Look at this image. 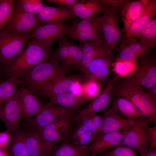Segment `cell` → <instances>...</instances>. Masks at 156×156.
Returning a JSON list of instances; mask_svg holds the SVG:
<instances>
[{
    "mask_svg": "<svg viewBox=\"0 0 156 156\" xmlns=\"http://www.w3.org/2000/svg\"><path fill=\"white\" fill-rule=\"evenodd\" d=\"M82 82L77 83L70 92L76 95L83 96L82 94Z\"/></svg>",
    "mask_w": 156,
    "mask_h": 156,
    "instance_id": "cell-49",
    "label": "cell"
},
{
    "mask_svg": "<svg viewBox=\"0 0 156 156\" xmlns=\"http://www.w3.org/2000/svg\"><path fill=\"white\" fill-rule=\"evenodd\" d=\"M147 89V91H145L156 99V83H154L150 88Z\"/></svg>",
    "mask_w": 156,
    "mask_h": 156,
    "instance_id": "cell-50",
    "label": "cell"
},
{
    "mask_svg": "<svg viewBox=\"0 0 156 156\" xmlns=\"http://www.w3.org/2000/svg\"><path fill=\"white\" fill-rule=\"evenodd\" d=\"M73 116V110L49 102L37 115L27 121L29 127L40 130L49 124Z\"/></svg>",
    "mask_w": 156,
    "mask_h": 156,
    "instance_id": "cell-12",
    "label": "cell"
},
{
    "mask_svg": "<svg viewBox=\"0 0 156 156\" xmlns=\"http://www.w3.org/2000/svg\"><path fill=\"white\" fill-rule=\"evenodd\" d=\"M103 2L115 8L116 11L117 16L121 15V9L122 7L127 1V0H102Z\"/></svg>",
    "mask_w": 156,
    "mask_h": 156,
    "instance_id": "cell-43",
    "label": "cell"
},
{
    "mask_svg": "<svg viewBox=\"0 0 156 156\" xmlns=\"http://www.w3.org/2000/svg\"><path fill=\"white\" fill-rule=\"evenodd\" d=\"M11 138V134L6 131L0 132V149L6 148L8 145Z\"/></svg>",
    "mask_w": 156,
    "mask_h": 156,
    "instance_id": "cell-45",
    "label": "cell"
},
{
    "mask_svg": "<svg viewBox=\"0 0 156 156\" xmlns=\"http://www.w3.org/2000/svg\"><path fill=\"white\" fill-rule=\"evenodd\" d=\"M68 50L72 69H79L81 64L83 52L81 45H78L73 41L68 39Z\"/></svg>",
    "mask_w": 156,
    "mask_h": 156,
    "instance_id": "cell-34",
    "label": "cell"
},
{
    "mask_svg": "<svg viewBox=\"0 0 156 156\" xmlns=\"http://www.w3.org/2000/svg\"><path fill=\"white\" fill-rule=\"evenodd\" d=\"M131 37L144 41L153 48L156 44V19L147 23L138 33Z\"/></svg>",
    "mask_w": 156,
    "mask_h": 156,
    "instance_id": "cell-31",
    "label": "cell"
},
{
    "mask_svg": "<svg viewBox=\"0 0 156 156\" xmlns=\"http://www.w3.org/2000/svg\"><path fill=\"white\" fill-rule=\"evenodd\" d=\"M109 18L113 41L116 47L121 40L125 32L123 29H120L119 27L116 11L113 7L112 8L110 11Z\"/></svg>",
    "mask_w": 156,
    "mask_h": 156,
    "instance_id": "cell-35",
    "label": "cell"
},
{
    "mask_svg": "<svg viewBox=\"0 0 156 156\" xmlns=\"http://www.w3.org/2000/svg\"><path fill=\"white\" fill-rule=\"evenodd\" d=\"M128 131L96 135L93 137L86 151L99 154L118 147Z\"/></svg>",
    "mask_w": 156,
    "mask_h": 156,
    "instance_id": "cell-18",
    "label": "cell"
},
{
    "mask_svg": "<svg viewBox=\"0 0 156 156\" xmlns=\"http://www.w3.org/2000/svg\"><path fill=\"white\" fill-rule=\"evenodd\" d=\"M110 10L99 16V19L105 42L109 49L112 52L115 47L113 41L110 21Z\"/></svg>",
    "mask_w": 156,
    "mask_h": 156,
    "instance_id": "cell-33",
    "label": "cell"
},
{
    "mask_svg": "<svg viewBox=\"0 0 156 156\" xmlns=\"http://www.w3.org/2000/svg\"><path fill=\"white\" fill-rule=\"evenodd\" d=\"M150 0H127L122 8L121 15L123 28L126 33L132 23L142 13L149 4Z\"/></svg>",
    "mask_w": 156,
    "mask_h": 156,
    "instance_id": "cell-22",
    "label": "cell"
},
{
    "mask_svg": "<svg viewBox=\"0 0 156 156\" xmlns=\"http://www.w3.org/2000/svg\"><path fill=\"white\" fill-rule=\"evenodd\" d=\"M118 48L116 62L132 61L148 55L153 47L147 43L131 37L122 38Z\"/></svg>",
    "mask_w": 156,
    "mask_h": 156,
    "instance_id": "cell-14",
    "label": "cell"
},
{
    "mask_svg": "<svg viewBox=\"0 0 156 156\" xmlns=\"http://www.w3.org/2000/svg\"><path fill=\"white\" fill-rule=\"evenodd\" d=\"M87 131L85 127L79 123L78 126L72 132L70 138L72 142L77 140Z\"/></svg>",
    "mask_w": 156,
    "mask_h": 156,
    "instance_id": "cell-46",
    "label": "cell"
},
{
    "mask_svg": "<svg viewBox=\"0 0 156 156\" xmlns=\"http://www.w3.org/2000/svg\"><path fill=\"white\" fill-rule=\"evenodd\" d=\"M72 25L70 23L46 24L36 27L28 35L32 37L35 42L51 47L54 42L69 34Z\"/></svg>",
    "mask_w": 156,
    "mask_h": 156,
    "instance_id": "cell-11",
    "label": "cell"
},
{
    "mask_svg": "<svg viewBox=\"0 0 156 156\" xmlns=\"http://www.w3.org/2000/svg\"><path fill=\"white\" fill-rule=\"evenodd\" d=\"M151 122L149 119L145 116L135 120L118 146H125L134 149L140 156H144L148 150L147 145L148 141L143 125Z\"/></svg>",
    "mask_w": 156,
    "mask_h": 156,
    "instance_id": "cell-8",
    "label": "cell"
},
{
    "mask_svg": "<svg viewBox=\"0 0 156 156\" xmlns=\"http://www.w3.org/2000/svg\"><path fill=\"white\" fill-rule=\"evenodd\" d=\"M94 136L93 133L88 130L79 138L73 142L72 143L79 148L86 151Z\"/></svg>",
    "mask_w": 156,
    "mask_h": 156,
    "instance_id": "cell-40",
    "label": "cell"
},
{
    "mask_svg": "<svg viewBox=\"0 0 156 156\" xmlns=\"http://www.w3.org/2000/svg\"><path fill=\"white\" fill-rule=\"evenodd\" d=\"M79 1L78 0H47L45 1L46 2H50L57 4L58 6L64 5L65 7L72 5Z\"/></svg>",
    "mask_w": 156,
    "mask_h": 156,
    "instance_id": "cell-48",
    "label": "cell"
},
{
    "mask_svg": "<svg viewBox=\"0 0 156 156\" xmlns=\"http://www.w3.org/2000/svg\"><path fill=\"white\" fill-rule=\"evenodd\" d=\"M100 91L99 84L95 81L82 83V96L90 101L96 96Z\"/></svg>",
    "mask_w": 156,
    "mask_h": 156,
    "instance_id": "cell-38",
    "label": "cell"
},
{
    "mask_svg": "<svg viewBox=\"0 0 156 156\" xmlns=\"http://www.w3.org/2000/svg\"><path fill=\"white\" fill-rule=\"evenodd\" d=\"M98 156H109L105 152L99 154Z\"/></svg>",
    "mask_w": 156,
    "mask_h": 156,
    "instance_id": "cell-54",
    "label": "cell"
},
{
    "mask_svg": "<svg viewBox=\"0 0 156 156\" xmlns=\"http://www.w3.org/2000/svg\"><path fill=\"white\" fill-rule=\"evenodd\" d=\"M54 147L48 156H89L90 153L79 148L68 141L61 142Z\"/></svg>",
    "mask_w": 156,
    "mask_h": 156,
    "instance_id": "cell-29",
    "label": "cell"
},
{
    "mask_svg": "<svg viewBox=\"0 0 156 156\" xmlns=\"http://www.w3.org/2000/svg\"><path fill=\"white\" fill-rule=\"evenodd\" d=\"M83 1L84 8L79 17L82 20L94 16L99 12H101L103 14L107 12L112 8L103 3L102 0Z\"/></svg>",
    "mask_w": 156,
    "mask_h": 156,
    "instance_id": "cell-28",
    "label": "cell"
},
{
    "mask_svg": "<svg viewBox=\"0 0 156 156\" xmlns=\"http://www.w3.org/2000/svg\"><path fill=\"white\" fill-rule=\"evenodd\" d=\"M7 79L5 75L4 67L0 62V83Z\"/></svg>",
    "mask_w": 156,
    "mask_h": 156,
    "instance_id": "cell-51",
    "label": "cell"
},
{
    "mask_svg": "<svg viewBox=\"0 0 156 156\" xmlns=\"http://www.w3.org/2000/svg\"><path fill=\"white\" fill-rule=\"evenodd\" d=\"M58 41L57 48L52 51V56L60 61L61 66L68 72L72 68L69 58L67 38L62 37Z\"/></svg>",
    "mask_w": 156,
    "mask_h": 156,
    "instance_id": "cell-30",
    "label": "cell"
},
{
    "mask_svg": "<svg viewBox=\"0 0 156 156\" xmlns=\"http://www.w3.org/2000/svg\"><path fill=\"white\" fill-rule=\"evenodd\" d=\"M136 60L126 62H116L114 70L119 76L125 77L130 74L135 69L137 63Z\"/></svg>",
    "mask_w": 156,
    "mask_h": 156,
    "instance_id": "cell-39",
    "label": "cell"
},
{
    "mask_svg": "<svg viewBox=\"0 0 156 156\" xmlns=\"http://www.w3.org/2000/svg\"><path fill=\"white\" fill-rule=\"evenodd\" d=\"M69 73L59 64L56 59L40 63L24 72L19 76L21 85L35 96H40L43 88L54 79Z\"/></svg>",
    "mask_w": 156,
    "mask_h": 156,
    "instance_id": "cell-2",
    "label": "cell"
},
{
    "mask_svg": "<svg viewBox=\"0 0 156 156\" xmlns=\"http://www.w3.org/2000/svg\"><path fill=\"white\" fill-rule=\"evenodd\" d=\"M83 81V76L63 75L58 77L43 88L40 96L50 98L57 94L70 92L78 83Z\"/></svg>",
    "mask_w": 156,
    "mask_h": 156,
    "instance_id": "cell-17",
    "label": "cell"
},
{
    "mask_svg": "<svg viewBox=\"0 0 156 156\" xmlns=\"http://www.w3.org/2000/svg\"><path fill=\"white\" fill-rule=\"evenodd\" d=\"M16 1L23 11L34 15L38 14L45 6L40 0H18Z\"/></svg>",
    "mask_w": 156,
    "mask_h": 156,
    "instance_id": "cell-37",
    "label": "cell"
},
{
    "mask_svg": "<svg viewBox=\"0 0 156 156\" xmlns=\"http://www.w3.org/2000/svg\"><path fill=\"white\" fill-rule=\"evenodd\" d=\"M25 130V144L30 156H47L45 148L38 130L29 127Z\"/></svg>",
    "mask_w": 156,
    "mask_h": 156,
    "instance_id": "cell-23",
    "label": "cell"
},
{
    "mask_svg": "<svg viewBox=\"0 0 156 156\" xmlns=\"http://www.w3.org/2000/svg\"><path fill=\"white\" fill-rule=\"evenodd\" d=\"M15 0H0V32L7 24L13 10Z\"/></svg>",
    "mask_w": 156,
    "mask_h": 156,
    "instance_id": "cell-36",
    "label": "cell"
},
{
    "mask_svg": "<svg viewBox=\"0 0 156 156\" xmlns=\"http://www.w3.org/2000/svg\"><path fill=\"white\" fill-rule=\"evenodd\" d=\"M35 15L40 21L47 24L63 23L64 21L73 20L76 17L72 11L65 7L46 5Z\"/></svg>",
    "mask_w": 156,
    "mask_h": 156,
    "instance_id": "cell-20",
    "label": "cell"
},
{
    "mask_svg": "<svg viewBox=\"0 0 156 156\" xmlns=\"http://www.w3.org/2000/svg\"><path fill=\"white\" fill-rule=\"evenodd\" d=\"M21 93V87H17L13 94L0 107V119L9 133H14L19 130L22 117L19 105Z\"/></svg>",
    "mask_w": 156,
    "mask_h": 156,
    "instance_id": "cell-10",
    "label": "cell"
},
{
    "mask_svg": "<svg viewBox=\"0 0 156 156\" xmlns=\"http://www.w3.org/2000/svg\"><path fill=\"white\" fill-rule=\"evenodd\" d=\"M52 57L51 47L40 44L32 40L20 54L4 68L5 76L7 78L18 77L28 70Z\"/></svg>",
    "mask_w": 156,
    "mask_h": 156,
    "instance_id": "cell-3",
    "label": "cell"
},
{
    "mask_svg": "<svg viewBox=\"0 0 156 156\" xmlns=\"http://www.w3.org/2000/svg\"><path fill=\"white\" fill-rule=\"evenodd\" d=\"M25 130H19L11 134L10 142L6 148L8 156H30L26 146Z\"/></svg>",
    "mask_w": 156,
    "mask_h": 156,
    "instance_id": "cell-27",
    "label": "cell"
},
{
    "mask_svg": "<svg viewBox=\"0 0 156 156\" xmlns=\"http://www.w3.org/2000/svg\"><path fill=\"white\" fill-rule=\"evenodd\" d=\"M90 100L82 96L66 92L50 98L49 103L57 105L64 108L73 110L78 109Z\"/></svg>",
    "mask_w": 156,
    "mask_h": 156,
    "instance_id": "cell-26",
    "label": "cell"
},
{
    "mask_svg": "<svg viewBox=\"0 0 156 156\" xmlns=\"http://www.w3.org/2000/svg\"><path fill=\"white\" fill-rule=\"evenodd\" d=\"M111 64L110 59H94L90 63L84 74V82L92 81L99 84L103 81L109 74Z\"/></svg>",
    "mask_w": 156,
    "mask_h": 156,
    "instance_id": "cell-21",
    "label": "cell"
},
{
    "mask_svg": "<svg viewBox=\"0 0 156 156\" xmlns=\"http://www.w3.org/2000/svg\"><path fill=\"white\" fill-rule=\"evenodd\" d=\"M22 82L19 77L9 78L0 83V107L14 93Z\"/></svg>",
    "mask_w": 156,
    "mask_h": 156,
    "instance_id": "cell-32",
    "label": "cell"
},
{
    "mask_svg": "<svg viewBox=\"0 0 156 156\" xmlns=\"http://www.w3.org/2000/svg\"><path fill=\"white\" fill-rule=\"evenodd\" d=\"M16 2L10 17L2 31L28 35L36 27L43 25L44 23L34 15L23 11Z\"/></svg>",
    "mask_w": 156,
    "mask_h": 156,
    "instance_id": "cell-6",
    "label": "cell"
},
{
    "mask_svg": "<svg viewBox=\"0 0 156 156\" xmlns=\"http://www.w3.org/2000/svg\"><path fill=\"white\" fill-rule=\"evenodd\" d=\"M129 78L142 87L150 88L156 83V59L149 55L140 59Z\"/></svg>",
    "mask_w": 156,
    "mask_h": 156,
    "instance_id": "cell-13",
    "label": "cell"
},
{
    "mask_svg": "<svg viewBox=\"0 0 156 156\" xmlns=\"http://www.w3.org/2000/svg\"><path fill=\"white\" fill-rule=\"evenodd\" d=\"M156 14V0H151L142 13L132 23L122 38L131 37L139 32Z\"/></svg>",
    "mask_w": 156,
    "mask_h": 156,
    "instance_id": "cell-24",
    "label": "cell"
},
{
    "mask_svg": "<svg viewBox=\"0 0 156 156\" xmlns=\"http://www.w3.org/2000/svg\"><path fill=\"white\" fill-rule=\"evenodd\" d=\"M147 124H144L143 127L149 144L148 150H151L156 149V125L151 127Z\"/></svg>",
    "mask_w": 156,
    "mask_h": 156,
    "instance_id": "cell-42",
    "label": "cell"
},
{
    "mask_svg": "<svg viewBox=\"0 0 156 156\" xmlns=\"http://www.w3.org/2000/svg\"><path fill=\"white\" fill-rule=\"evenodd\" d=\"M89 156H98V155L96 153H90Z\"/></svg>",
    "mask_w": 156,
    "mask_h": 156,
    "instance_id": "cell-55",
    "label": "cell"
},
{
    "mask_svg": "<svg viewBox=\"0 0 156 156\" xmlns=\"http://www.w3.org/2000/svg\"><path fill=\"white\" fill-rule=\"evenodd\" d=\"M131 102L151 122L156 123V99L127 76H119L115 83L113 95Z\"/></svg>",
    "mask_w": 156,
    "mask_h": 156,
    "instance_id": "cell-1",
    "label": "cell"
},
{
    "mask_svg": "<svg viewBox=\"0 0 156 156\" xmlns=\"http://www.w3.org/2000/svg\"><path fill=\"white\" fill-rule=\"evenodd\" d=\"M83 56L79 70L84 74L90 63L100 58L110 59L112 51L105 41L97 39L81 43Z\"/></svg>",
    "mask_w": 156,
    "mask_h": 156,
    "instance_id": "cell-15",
    "label": "cell"
},
{
    "mask_svg": "<svg viewBox=\"0 0 156 156\" xmlns=\"http://www.w3.org/2000/svg\"><path fill=\"white\" fill-rule=\"evenodd\" d=\"M46 105L39 100L31 91L22 85L19 101L22 117L28 121L37 115Z\"/></svg>",
    "mask_w": 156,
    "mask_h": 156,
    "instance_id": "cell-19",
    "label": "cell"
},
{
    "mask_svg": "<svg viewBox=\"0 0 156 156\" xmlns=\"http://www.w3.org/2000/svg\"><path fill=\"white\" fill-rule=\"evenodd\" d=\"M113 96L114 98L111 107L122 116L132 120L144 116L129 100L118 96Z\"/></svg>",
    "mask_w": 156,
    "mask_h": 156,
    "instance_id": "cell-25",
    "label": "cell"
},
{
    "mask_svg": "<svg viewBox=\"0 0 156 156\" xmlns=\"http://www.w3.org/2000/svg\"><path fill=\"white\" fill-rule=\"evenodd\" d=\"M103 112V121L97 135L128 131L133 126L135 120L124 117L112 107Z\"/></svg>",
    "mask_w": 156,
    "mask_h": 156,
    "instance_id": "cell-16",
    "label": "cell"
},
{
    "mask_svg": "<svg viewBox=\"0 0 156 156\" xmlns=\"http://www.w3.org/2000/svg\"><path fill=\"white\" fill-rule=\"evenodd\" d=\"M33 39L28 35L0 32V62L4 68L20 54L25 45Z\"/></svg>",
    "mask_w": 156,
    "mask_h": 156,
    "instance_id": "cell-5",
    "label": "cell"
},
{
    "mask_svg": "<svg viewBox=\"0 0 156 156\" xmlns=\"http://www.w3.org/2000/svg\"><path fill=\"white\" fill-rule=\"evenodd\" d=\"M144 156H156V149L151 150H148Z\"/></svg>",
    "mask_w": 156,
    "mask_h": 156,
    "instance_id": "cell-52",
    "label": "cell"
},
{
    "mask_svg": "<svg viewBox=\"0 0 156 156\" xmlns=\"http://www.w3.org/2000/svg\"><path fill=\"white\" fill-rule=\"evenodd\" d=\"M89 117L92 120L94 126L97 129L98 133L103 121V115L95 114Z\"/></svg>",
    "mask_w": 156,
    "mask_h": 156,
    "instance_id": "cell-47",
    "label": "cell"
},
{
    "mask_svg": "<svg viewBox=\"0 0 156 156\" xmlns=\"http://www.w3.org/2000/svg\"><path fill=\"white\" fill-rule=\"evenodd\" d=\"M96 14L78 22L73 21V25L67 38H70L83 43L92 40L99 39L105 41Z\"/></svg>",
    "mask_w": 156,
    "mask_h": 156,
    "instance_id": "cell-7",
    "label": "cell"
},
{
    "mask_svg": "<svg viewBox=\"0 0 156 156\" xmlns=\"http://www.w3.org/2000/svg\"><path fill=\"white\" fill-rule=\"evenodd\" d=\"M118 76L117 74L113 75L99 94L84 109L73 116L72 120L73 123L79 122L84 118L90 117L98 112L106 109L109 105L113 95L114 85Z\"/></svg>",
    "mask_w": 156,
    "mask_h": 156,
    "instance_id": "cell-9",
    "label": "cell"
},
{
    "mask_svg": "<svg viewBox=\"0 0 156 156\" xmlns=\"http://www.w3.org/2000/svg\"><path fill=\"white\" fill-rule=\"evenodd\" d=\"M105 152L109 156H137L133 149L125 146H118Z\"/></svg>",
    "mask_w": 156,
    "mask_h": 156,
    "instance_id": "cell-41",
    "label": "cell"
},
{
    "mask_svg": "<svg viewBox=\"0 0 156 156\" xmlns=\"http://www.w3.org/2000/svg\"><path fill=\"white\" fill-rule=\"evenodd\" d=\"M88 130L91 131L94 136L97 134V131L94 126L90 117L85 118L81 120L79 122Z\"/></svg>",
    "mask_w": 156,
    "mask_h": 156,
    "instance_id": "cell-44",
    "label": "cell"
},
{
    "mask_svg": "<svg viewBox=\"0 0 156 156\" xmlns=\"http://www.w3.org/2000/svg\"><path fill=\"white\" fill-rule=\"evenodd\" d=\"M0 156H8V155L6 151L0 149Z\"/></svg>",
    "mask_w": 156,
    "mask_h": 156,
    "instance_id": "cell-53",
    "label": "cell"
},
{
    "mask_svg": "<svg viewBox=\"0 0 156 156\" xmlns=\"http://www.w3.org/2000/svg\"><path fill=\"white\" fill-rule=\"evenodd\" d=\"M73 116L49 124L40 130L37 129L44 144L47 156L57 143L70 139Z\"/></svg>",
    "mask_w": 156,
    "mask_h": 156,
    "instance_id": "cell-4",
    "label": "cell"
}]
</instances>
